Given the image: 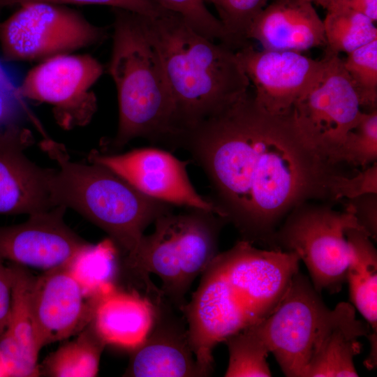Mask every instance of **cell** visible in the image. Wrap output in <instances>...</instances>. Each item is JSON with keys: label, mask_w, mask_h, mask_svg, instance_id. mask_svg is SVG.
Returning a JSON list of instances; mask_svg holds the SVG:
<instances>
[{"label": "cell", "mask_w": 377, "mask_h": 377, "mask_svg": "<svg viewBox=\"0 0 377 377\" xmlns=\"http://www.w3.org/2000/svg\"><path fill=\"white\" fill-rule=\"evenodd\" d=\"M176 145L205 172L219 216L242 239L272 250L280 222L302 203L331 201L334 179L343 172L305 140L292 113L265 112L249 89Z\"/></svg>", "instance_id": "obj_1"}, {"label": "cell", "mask_w": 377, "mask_h": 377, "mask_svg": "<svg viewBox=\"0 0 377 377\" xmlns=\"http://www.w3.org/2000/svg\"><path fill=\"white\" fill-rule=\"evenodd\" d=\"M155 304L152 324L144 339L130 350L124 376H202L191 347L184 316H179L165 297Z\"/></svg>", "instance_id": "obj_16"}, {"label": "cell", "mask_w": 377, "mask_h": 377, "mask_svg": "<svg viewBox=\"0 0 377 377\" xmlns=\"http://www.w3.org/2000/svg\"><path fill=\"white\" fill-rule=\"evenodd\" d=\"M13 283V269L11 265H6L3 260H0V335L8 322Z\"/></svg>", "instance_id": "obj_33"}, {"label": "cell", "mask_w": 377, "mask_h": 377, "mask_svg": "<svg viewBox=\"0 0 377 377\" xmlns=\"http://www.w3.org/2000/svg\"><path fill=\"white\" fill-rule=\"evenodd\" d=\"M323 20L325 50L339 54L377 39L374 22L365 15L348 9L327 10Z\"/></svg>", "instance_id": "obj_23"}, {"label": "cell", "mask_w": 377, "mask_h": 377, "mask_svg": "<svg viewBox=\"0 0 377 377\" xmlns=\"http://www.w3.org/2000/svg\"><path fill=\"white\" fill-rule=\"evenodd\" d=\"M106 28L61 4L31 2L0 27L2 57L7 61H45L103 41Z\"/></svg>", "instance_id": "obj_9"}, {"label": "cell", "mask_w": 377, "mask_h": 377, "mask_svg": "<svg viewBox=\"0 0 377 377\" xmlns=\"http://www.w3.org/2000/svg\"><path fill=\"white\" fill-rule=\"evenodd\" d=\"M286 376H358L359 339L371 334L348 302L330 309L300 270L274 309L249 326Z\"/></svg>", "instance_id": "obj_3"}, {"label": "cell", "mask_w": 377, "mask_h": 377, "mask_svg": "<svg viewBox=\"0 0 377 377\" xmlns=\"http://www.w3.org/2000/svg\"><path fill=\"white\" fill-rule=\"evenodd\" d=\"M247 39L269 50L301 52L326 46L323 20L307 0H271L253 21Z\"/></svg>", "instance_id": "obj_18"}, {"label": "cell", "mask_w": 377, "mask_h": 377, "mask_svg": "<svg viewBox=\"0 0 377 377\" xmlns=\"http://www.w3.org/2000/svg\"><path fill=\"white\" fill-rule=\"evenodd\" d=\"M377 160V109L364 112L358 124L350 131L336 156V163L362 169Z\"/></svg>", "instance_id": "obj_26"}, {"label": "cell", "mask_w": 377, "mask_h": 377, "mask_svg": "<svg viewBox=\"0 0 377 377\" xmlns=\"http://www.w3.org/2000/svg\"><path fill=\"white\" fill-rule=\"evenodd\" d=\"M23 98L0 87V133L7 128L20 125L28 115Z\"/></svg>", "instance_id": "obj_32"}, {"label": "cell", "mask_w": 377, "mask_h": 377, "mask_svg": "<svg viewBox=\"0 0 377 377\" xmlns=\"http://www.w3.org/2000/svg\"><path fill=\"white\" fill-rule=\"evenodd\" d=\"M112 10L108 71L117 91L119 124L110 147L118 149L142 138L171 148L174 104L160 57L145 34L138 13Z\"/></svg>", "instance_id": "obj_6"}, {"label": "cell", "mask_w": 377, "mask_h": 377, "mask_svg": "<svg viewBox=\"0 0 377 377\" xmlns=\"http://www.w3.org/2000/svg\"><path fill=\"white\" fill-rule=\"evenodd\" d=\"M345 209L353 214L373 240L377 238V193L345 200Z\"/></svg>", "instance_id": "obj_31"}, {"label": "cell", "mask_w": 377, "mask_h": 377, "mask_svg": "<svg viewBox=\"0 0 377 377\" xmlns=\"http://www.w3.org/2000/svg\"><path fill=\"white\" fill-rule=\"evenodd\" d=\"M300 261L293 252L260 249L243 239L215 256L180 311L202 376L214 371L212 353L219 343L274 309Z\"/></svg>", "instance_id": "obj_2"}, {"label": "cell", "mask_w": 377, "mask_h": 377, "mask_svg": "<svg viewBox=\"0 0 377 377\" xmlns=\"http://www.w3.org/2000/svg\"><path fill=\"white\" fill-rule=\"evenodd\" d=\"M344 68L362 108L377 109V39L347 54Z\"/></svg>", "instance_id": "obj_25"}, {"label": "cell", "mask_w": 377, "mask_h": 377, "mask_svg": "<svg viewBox=\"0 0 377 377\" xmlns=\"http://www.w3.org/2000/svg\"><path fill=\"white\" fill-rule=\"evenodd\" d=\"M357 228H363L350 212L306 202L295 207L277 228L274 249L296 253L306 265L314 288L333 294L346 281Z\"/></svg>", "instance_id": "obj_8"}, {"label": "cell", "mask_w": 377, "mask_h": 377, "mask_svg": "<svg viewBox=\"0 0 377 377\" xmlns=\"http://www.w3.org/2000/svg\"><path fill=\"white\" fill-rule=\"evenodd\" d=\"M363 228L355 230L346 279L350 299L377 336V251Z\"/></svg>", "instance_id": "obj_20"}, {"label": "cell", "mask_w": 377, "mask_h": 377, "mask_svg": "<svg viewBox=\"0 0 377 377\" xmlns=\"http://www.w3.org/2000/svg\"><path fill=\"white\" fill-rule=\"evenodd\" d=\"M33 142L31 132L21 125L0 133V214L30 215L54 207L47 168L37 166L24 154Z\"/></svg>", "instance_id": "obj_17"}, {"label": "cell", "mask_w": 377, "mask_h": 377, "mask_svg": "<svg viewBox=\"0 0 377 377\" xmlns=\"http://www.w3.org/2000/svg\"><path fill=\"white\" fill-rule=\"evenodd\" d=\"M0 87L13 93L18 94L17 87L12 82L0 64ZM20 95V94H19Z\"/></svg>", "instance_id": "obj_35"}, {"label": "cell", "mask_w": 377, "mask_h": 377, "mask_svg": "<svg viewBox=\"0 0 377 377\" xmlns=\"http://www.w3.org/2000/svg\"><path fill=\"white\" fill-rule=\"evenodd\" d=\"M372 193H377L376 162L353 176L344 172L339 174L332 184L331 201L352 199Z\"/></svg>", "instance_id": "obj_29"}, {"label": "cell", "mask_w": 377, "mask_h": 377, "mask_svg": "<svg viewBox=\"0 0 377 377\" xmlns=\"http://www.w3.org/2000/svg\"><path fill=\"white\" fill-rule=\"evenodd\" d=\"M152 233L143 235L135 249L124 256L122 265L138 289L157 288L149 274L161 280V291L179 311L195 279L219 252L220 231L226 223L216 214L198 209L160 216Z\"/></svg>", "instance_id": "obj_7"}, {"label": "cell", "mask_w": 377, "mask_h": 377, "mask_svg": "<svg viewBox=\"0 0 377 377\" xmlns=\"http://www.w3.org/2000/svg\"><path fill=\"white\" fill-rule=\"evenodd\" d=\"M163 297L149 295L135 288L110 286L96 295L90 324L106 345L131 350L147 334L156 302Z\"/></svg>", "instance_id": "obj_19"}, {"label": "cell", "mask_w": 377, "mask_h": 377, "mask_svg": "<svg viewBox=\"0 0 377 377\" xmlns=\"http://www.w3.org/2000/svg\"><path fill=\"white\" fill-rule=\"evenodd\" d=\"M348 9L361 13L374 22L377 21V0H334L327 8Z\"/></svg>", "instance_id": "obj_34"}, {"label": "cell", "mask_w": 377, "mask_h": 377, "mask_svg": "<svg viewBox=\"0 0 377 377\" xmlns=\"http://www.w3.org/2000/svg\"><path fill=\"white\" fill-rule=\"evenodd\" d=\"M161 8L179 15L195 31L235 50L221 21L207 9L204 0H151Z\"/></svg>", "instance_id": "obj_28"}, {"label": "cell", "mask_w": 377, "mask_h": 377, "mask_svg": "<svg viewBox=\"0 0 377 377\" xmlns=\"http://www.w3.org/2000/svg\"><path fill=\"white\" fill-rule=\"evenodd\" d=\"M13 269V283L10 315L3 331L22 350L28 360L38 364L41 349L36 334L31 303L35 276L23 266L10 263Z\"/></svg>", "instance_id": "obj_22"}, {"label": "cell", "mask_w": 377, "mask_h": 377, "mask_svg": "<svg viewBox=\"0 0 377 377\" xmlns=\"http://www.w3.org/2000/svg\"><path fill=\"white\" fill-rule=\"evenodd\" d=\"M90 162L101 165L143 194L172 206L219 212L209 199L199 194L188 176V162L157 147H142L122 154L93 151Z\"/></svg>", "instance_id": "obj_12"}, {"label": "cell", "mask_w": 377, "mask_h": 377, "mask_svg": "<svg viewBox=\"0 0 377 377\" xmlns=\"http://www.w3.org/2000/svg\"><path fill=\"white\" fill-rule=\"evenodd\" d=\"M66 209L55 206L21 223L0 226V260L43 272L70 265L90 243L65 223Z\"/></svg>", "instance_id": "obj_14"}, {"label": "cell", "mask_w": 377, "mask_h": 377, "mask_svg": "<svg viewBox=\"0 0 377 377\" xmlns=\"http://www.w3.org/2000/svg\"><path fill=\"white\" fill-rule=\"evenodd\" d=\"M312 3L313 4H316L317 6H321L323 8L327 10V8L329 7V6L333 2L334 0H307Z\"/></svg>", "instance_id": "obj_36"}, {"label": "cell", "mask_w": 377, "mask_h": 377, "mask_svg": "<svg viewBox=\"0 0 377 377\" xmlns=\"http://www.w3.org/2000/svg\"><path fill=\"white\" fill-rule=\"evenodd\" d=\"M323 67L294 105V122L305 140L334 165L347 133L364 112L339 54L325 51Z\"/></svg>", "instance_id": "obj_10"}, {"label": "cell", "mask_w": 377, "mask_h": 377, "mask_svg": "<svg viewBox=\"0 0 377 377\" xmlns=\"http://www.w3.org/2000/svg\"><path fill=\"white\" fill-rule=\"evenodd\" d=\"M6 376H8L7 372L2 362V360L0 357V377H6Z\"/></svg>", "instance_id": "obj_37"}, {"label": "cell", "mask_w": 377, "mask_h": 377, "mask_svg": "<svg viewBox=\"0 0 377 377\" xmlns=\"http://www.w3.org/2000/svg\"><path fill=\"white\" fill-rule=\"evenodd\" d=\"M156 50L174 104V140L245 93L251 83L235 50L211 40L178 15L138 14Z\"/></svg>", "instance_id": "obj_4"}, {"label": "cell", "mask_w": 377, "mask_h": 377, "mask_svg": "<svg viewBox=\"0 0 377 377\" xmlns=\"http://www.w3.org/2000/svg\"><path fill=\"white\" fill-rule=\"evenodd\" d=\"M235 53L253 85L255 101L274 115L292 113L294 105L311 87L323 67L322 59H313L295 51L258 50L250 43Z\"/></svg>", "instance_id": "obj_13"}, {"label": "cell", "mask_w": 377, "mask_h": 377, "mask_svg": "<svg viewBox=\"0 0 377 377\" xmlns=\"http://www.w3.org/2000/svg\"><path fill=\"white\" fill-rule=\"evenodd\" d=\"M96 294L69 266L35 276L31 303L40 348L76 335L91 322Z\"/></svg>", "instance_id": "obj_15"}, {"label": "cell", "mask_w": 377, "mask_h": 377, "mask_svg": "<svg viewBox=\"0 0 377 377\" xmlns=\"http://www.w3.org/2000/svg\"><path fill=\"white\" fill-rule=\"evenodd\" d=\"M214 5L235 50L249 44V29L270 0H204Z\"/></svg>", "instance_id": "obj_27"}, {"label": "cell", "mask_w": 377, "mask_h": 377, "mask_svg": "<svg viewBox=\"0 0 377 377\" xmlns=\"http://www.w3.org/2000/svg\"><path fill=\"white\" fill-rule=\"evenodd\" d=\"M50 353L40 367V374L53 377H94L99 370L101 354L107 346L89 323Z\"/></svg>", "instance_id": "obj_21"}, {"label": "cell", "mask_w": 377, "mask_h": 377, "mask_svg": "<svg viewBox=\"0 0 377 377\" xmlns=\"http://www.w3.org/2000/svg\"><path fill=\"white\" fill-rule=\"evenodd\" d=\"M228 365L226 377L271 376L267 357L269 353L263 341L250 327L226 338Z\"/></svg>", "instance_id": "obj_24"}, {"label": "cell", "mask_w": 377, "mask_h": 377, "mask_svg": "<svg viewBox=\"0 0 377 377\" xmlns=\"http://www.w3.org/2000/svg\"><path fill=\"white\" fill-rule=\"evenodd\" d=\"M41 149L57 167L47 168L53 207L71 208L104 230L122 251L132 252L149 224L173 206L149 197L107 168L72 160L65 146L50 138Z\"/></svg>", "instance_id": "obj_5"}, {"label": "cell", "mask_w": 377, "mask_h": 377, "mask_svg": "<svg viewBox=\"0 0 377 377\" xmlns=\"http://www.w3.org/2000/svg\"><path fill=\"white\" fill-rule=\"evenodd\" d=\"M103 71L90 55H58L31 69L17 90L22 98L53 105L55 118L64 128L83 126L96 110V99L89 89Z\"/></svg>", "instance_id": "obj_11"}, {"label": "cell", "mask_w": 377, "mask_h": 377, "mask_svg": "<svg viewBox=\"0 0 377 377\" xmlns=\"http://www.w3.org/2000/svg\"><path fill=\"white\" fill-rule=\"evenodd\" d=\"M31 2H45L56 4H99L112 8H121L145 16L156 17L167 12L151 0H0V8L13 5H22Z\"/></svg>", "instance_id": "obj_30"}]
</instances>
